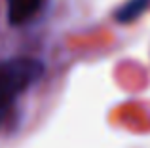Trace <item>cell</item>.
I'll list each match as a JSON object with an SVG mask.
<instances>
[{
	"mask_svg": "<svg viewBox=\"0 0 150 148\" xmlns=\"http://www.w3.org/2000/svg\"><path fill=\"white\" fill-rule=\"evenodd\" d=\"M44 74V65L33 57H15L0 63V112L27 87L38 82Z\"/></svg>",
	"mask_w": 150,
	"mask_h": 148,
	"instance_id": "obj_1",
	"label": "cell"
},
{
	"mask_svg": "<svg viewBox=\"0 0 150 148\" xmlns=\"http://www.w3.org/2000/svg\"><path fill=\"white\" fill-rule=\"evenodd\" d=\"M44 6V0H8V21L11 25L29 23Z\"/></svg>",
	"mask_w": 150,
	"mask_h": 148,
	"instance_id": "obj_2",
	"label": "cell"
},
{
	"mask_svg": "<svg viewBox=\"0 0 150 148\" xmlns=\"http://www.w3.org/2000/svg\"><path fill=\"white\" fill-rule=\"evenodd\" d=\"M148 2L150 0H129V2H125L124 6L116 11V19L120 23L133 21V19H137L148 8Z\"/></svg>",
	"mask_w": 150,
	"mask_h": 148,
	"instance_id": "obj_3",
	"label": "cell"
},
{
	"mask_svg": "<svg viewBox=\"0 0 150 148\" xmlns=\"http://www.w3.org/2000/svg\"><path fill=\"white\" fill-rule=\"evenodd\" d=\"M0 114H2V112H0Z\"/></svg>",
	"mask_w": 150,
	"mask_h": 148,
	"instance_id": "obj_4",
	"label": "cell"
}]
</instances>
